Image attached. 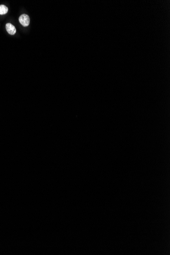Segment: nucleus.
<instances>
[{
  "label": "nucleus",
  "mask_w": 170,
  "mask_h": 255,
  "mask_svg": "<svg viewBox=\"0 0 170 255\" xmlns=\"http://www.w3.org/2000/svg\"><path fill=\"white\" fill-rule=\"evenodd\" d=\"M19 23L24 27H27L30 24V19L29 15L26 14H23L21 15L19 18Z\"/></svg>",
  "instance_id": "1"
},
{
  "label": "nucleus",
  "mask_w": 170,
  "mask_h": 255,
  "mask_svg": "<svg viewBox=\"0 0 170 255\" xmlns=\"http://www.w3.org/2000/svg\"><path fill=\"white\" fill-rule=\"evenodd\" d=\"M6 29L7 32L11 35H13L15 34L16 32V30L15 26L10 23H7L6 25Z\"/></svg>",
  "instance_id": "2"
},
{
  "label": "nucleus",
  "mask_w": 170,
  "mask_h": 255,
  "mask_svg": "<svg viewBox=\"0 0 170 255\" xmlns=\"http://www.w3.org/2000/svg\"><path fill=\"white\" fill-rule=\"evenodd\" d=\"M8 11V8L5 5H0V15L6 14Z\"/></svg>",
  "instance_id": "3"
}]
</instances>
